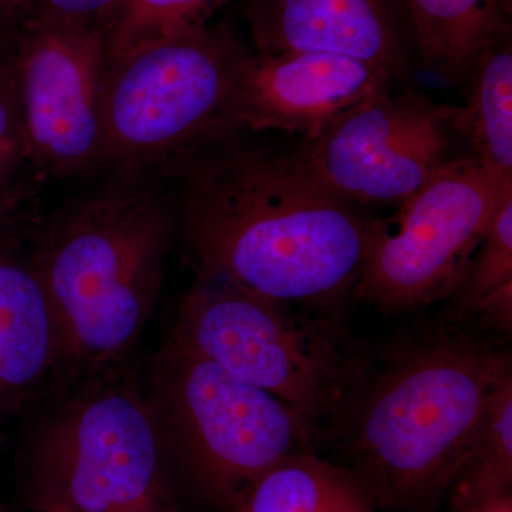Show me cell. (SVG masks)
<instances>
[{"instance_id":"obj_1","label":"cell","mask_w":512,"mask_h":512,"mask_svg":"<svg viewBox=\"0 0 512 512\" xmlns=\"http://www.w3.org/2000/svg\"><path fill=\"white\" fill-rule=\"evenodd\" d=\"M164 175L178 180L177 231L198 275L284 303L328 305L355 289L369 221L292 153L228 131Z\"/></svg>"},{"instance_id":"obj_2","label":"cell","mask_w":512,"mask_h":512,"mask_svg":"<svg viewBox=\"0 0 512 512\" xmlns=\"http://www.w3.org/2000/svg\"><path fill=\"white\" fill-rule=\"evenodd\" d=\"M510 356L456 329L429 333L363 380L339 414L350 470L376 507L431 512L463 466Z\"/></svg>"},{"instance_id":"obj_3","label":"cell","mask_w":512,"mask_h":512,"mask_svg":"<svg viewBox=\"0 0 512 512\" xmlns=\"http://www.w3.org/2000/svg\"><path fill=\"white\" fill-rule=\"evenodd\" d=\"M177 232L163 177H123L63 211L30 252L55 315L63 367L126 359L156 309Z\"/></svg>"},{"instance_id":"obj_4","label":"cell","mask_w":512,"mask_h":512,"mask_svg":"<svg viewBox=\"0 0 512 512\" xmlns=\"http://www.w3.org/2000/svg\"><path fill=\"white\" fill-rule=\"evenodd\" d=\"M26 440L40 512H165V448L151 399L124 360L70 372Z\"/></svg>"},{"instance_id":"obj_5","label":"cell","mask_w":512,"mask_h":512,"mask_svg":"<svg viewBox=\"0 0 512 512\" xmlns=\"http://www.w3.org/2000/svg\"><path fill=\"white\" fill-rule=\"evenodd\" d=\"M168 342L274 394L315 423L339 414L366 377L362 356L335 322L215 276L198 275Z\"/></svg>"},{"instance_id":"obj_6","label":"cell","mask_w":512,"mask_h":512,"mask_svg":"<svg viewBox=\"0 0 512 512\" xmlns=\"http://www.w3.org/2000/svg\"><path fill=\"white\" fill-rule=\"evenodd\" d=\"M242 49L204 25L107 56L104 161L163 175L232 121Z\"/></svg>"},{"instance_id":"obj_7","label":"cell","mask_w":512,"mask_h":512,"mask_svg":"<svg viewBox=\"0 0 512 512\" xmlns=\"http://www.w3.org/2000/svg\"><path fill=\"white\" fill-rule=\"evenodd\" d=\"M153 383L165 453L228 510L269 468L311 448V417L170 342L156 357Z\"/></svg>"},{"instance_id":"obj_8","label":"cell","mask_w":512,"mask_h":512,"mask_svg":"<svg viewBox=\"0 0 512 512\" xmlns=\"http://www.w3.org/2000/svg\"><path fill=\"white\" fill-rule=\"evenodd\" d=\"M512 180L474 157L441 165L387 220L369 221L353 295L383 312H410L453 296Z\"/></svg>"},{"instance_id":"obj_9","label":"cell","mask_w":512,"mask_h":512,"mask_svg":"<svg viewBox=\"0 0 512 512\" xmlns=\"http://www.w3.org/2000/svg\"><path fill=\"white\" fill-rule=\"evenodd\" d=\"M0 56L12 76L30 163L56 175L103 163V32L16 6L0 36Z\"/></svg>"},{"instance_id":"obj_10","label":"cell","mask_w":512,"mask_h":512,"mask_svg":"<svg viewBox=\"0 0 512 512\" xmlns=\"http://www.w3.org/2000/svg\"><path fill=\"white\" fill-rule=\"evenodd\" d=\"M447 104L387 90L346 111L292 151L316 183L346 202L402 204L450 160Z\"/></svg>"},{"instance_id":"obj_11","label":"cell","mask_w":512,"mask_h":512,"mask_svg":"<svg viewBox=\"0 0 512 512\" xmlns=\"http://www.w3.org/2000/svg\"><path fill=\"white\" fill-rule=\"evenodd\" d=\"M396 76L352 57L316 52L249 55L239 60L232 121L249 133L284 131L313 140L340 116L393 89Z\"/></svg>"},{"instance_id":"obj_12","label":"cell","mask_w":512,"mask_h":512,"mask_svg":"<svg viewBox=\"0 0 512 512\" xmlns=\"http://www.w3.org/2000/svg\"><path fill=\"white\" fill-rule=\"evenodd\" d=\"M258 53L316 52L404 69L392 0H249Z\"/></svg>"},{"instance_id":"obj_13","label":"cell","mask_w":512,"mask_h":512,"mask_svg":"<svg viewBox=\"0 0 512 512\" xmlns=\"http://www.w3.org/2000/svg\"><path fill=\"white\" fill-rule=\"evenodd\" d=\"M63 367L45 286L30 255L0 237V430Z\"/></svg>"},{"instance_id":"obj_14","label":"cell","mask_w":512,"mask_h":512,"mask_svg":"<svg viewBox=\"0 0 512 512\" xmlns=\"http://www.w3.org/2000/svg\"><path fill=\"white\" fill-rule=\"evenodd\" d=\"M512 0H407L424 63L447 82L470 79L477 60L507 39Z\"/></svg>"},{"instance_id":"obj_15","label":"cell","mask_w":512,"mask_h":512,"mask_svg":"<svg viewBox=\"0 0 512 512\" xmlns=\"http://www.w3.org/2000/svg\"><path fill=\"white\" fill-rule=\"evenodd\" d=\"M375 501L348 467L299 451L256 478L232 512H375Z\"/></svg>"},{"instance_id":"obj_16","label":"cell","mask_w":512,"mask_h":512,"mask_svg":"<svg viewBox=\"0 0 512 512\" xmlns=\"http://www.w3.org/2000/svg\"><path fill=\"white\" fill-rule=\"evenodd\" d=\"M464 106H448L451 131L470 141L485 170L512 180V50L507 39L477 60Z\"/></svg>"},{"instance_id":"obj_17","label":"cell","mask_w":512,"mask_h":512,"mask_svg":"<svg viewBox=\"0 0 512 512\" xmlns=\"http://www.w3.org/2000/svg\"><path fill=\"white\" fill-rule=\"evenodd\" d=\"M453 507L512 494V372L494 387L463 466L450 485Z\"/></svg>"},{"instance_id":"obj_18","label":"cell","mask_w":512,"mask_h":512,"mask_svg":"<svg viewBox=\"0 0 512 512\" xmlns=\"http://www.w3.org/2000/svg\"><path fill=\"white\" fill-rule=\"evenodd\" d=\"M225 0H121L104 32L107 56L130 47L204 25V19Z\"/></svg>"},{"instance_id":"obj_19","label":"cell","mask_w":512,"mask_h":512,"mask_svg":"<svg viewBox=\"0 0 512 512\" xmlns=\"http://www.w3.org/2000/svg\"><path fill=\"white\" fill-rule=\"evenodd\" d=\"M512 284V200L505 202L474 252L454 296L458 316H473L487 296Z\"/></svg>"},{"instance_id":"obj_20","label":"cell","mask_w":512,"mask_h":512,"mask_svg":"<svg viewBox=\"0 0 512 512\" xmlns=\"http://www.w3.org/2000/svg\"><path fill=\"white\" fill-rule=\"evenodd\" d=\"M28 164L32 163L20 126L12 76L0 56V221L6 220L22 198L20 177Z\"/></svg>"},{"instance_id":"obj_21","label":"cell","mask_w":512,"mask_h":512,"mask_svg":"<svg viewBox=\"0 0 512 512\" xmlns=\"http://www.w3.org/2000/svg\"><path fill=\"white\" fill-rule=\"evenodd\" d=\"M121 0H22L18 6L50 22L106 32Z\"/></svg>"},{"instance_id":"obj_22","label":"cell","mask_w":512,"mask_h":512,"mask_svg":"<svg viewBox=\"0 0 512 512\" xmlns=\"http://www.w3.org/2000/svg\"><path fill=\"white\" fill-rule=\"evenodd\" d=\"M473 316H478L485 325L500 332L510 333L512 329V284L505 285L487 296L477 306Z\"/></svg>"},{"instance_id":"obj_23","label":"cell","mask_w":512,"mask_h":512,"mask_svg":"<svg viewBox=\"0 0 512 512\" xmlns=\"http://www.w3.org/2000/svg\"><path fill=\"white\" fill-rule=\"evenodd\" d=\"M457 512H512V494L457 508Z\"/></svg>"},{"instance_id":"obj_24","label":"cell","mask_w":512,"mask_h":512,"mask_svg":"<svg viewBox=\"0 0 512 512\" xmlns=\"http://www.w3.org/2000/svg\"><path fill=\"white\" fill-rule=\"evenodd\" d=\"M10 9L3 0H0V35H2L3 28H5L6 20L9 18Z\"/></svg>"},{"instance_id":"obj_25","label":"cell","mask_w":512,"mask_h":512,"mask_svg":"<svg viewBox=\"0 0 512 512\" xmlns=\"http://www.w3.org/2000/svg\"><path fill=\"white\" fill-rule=\"evenodd\" d=\"M10 9L16 8L22 0H3Z\"/></svg>"},{"instance_id":"obj_26","label":"cell","mask_w":512,"mask_h":512,"mask_svg":"<svg viewBox=\"0 0 512 512\" xmlns=\"http://www.w3.org/2000/svg\"><path fill=\"white\" fill-rule=\"evenodd\" d=\"M50 512H64V511H50Z\"/></svg>"}]
</instances>
